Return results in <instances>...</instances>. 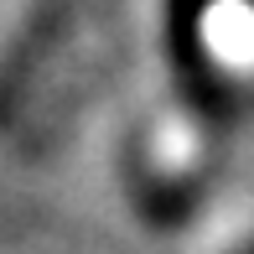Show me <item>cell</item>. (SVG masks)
I'll return each mask as SVG.
<instances>
[{
  "instance_id": "cell-1",
  "label": "cell",
  "mask_w": 254,
  "mask_h": 254,
  "mask_svg": "<svg viewBox=\"0 0 254 254\" xmlns=\"http://www.w3.org/2000/svg\"><path fill=\"white\" fill-rule=\"evenodd\" d=\"M63 21H67V0H42L26 16V26L10 37V47L0 52V130L21 114L31 83H37V67L47 63L52 42L63 37Z\"/></svg>"
},
{
  "instance_id": "cell-2",
  "label": "cell",
  "mask_w": 254,
  "mask_h": 254,
  "mask_svg": "<svg viewBox=\"0 0 254 254\" xmlns=\"http://www.w3.org/2000/svg\"><path fill=\"white\" fill-rule=\"evenodd\" d=\"M197 16H202V0H171V63H177V83L182 94H192L197 104L213 109L218 104V83H213V67H207V52H202V31H197Z\"/></svg>"
},
{
  "instance_id": "cell-3",
  "label": "cell",
  "mask_w": 254,
  "mask_h": 254,
  "mask_svg": "<svg viewBox=\"0 0 254 254\" xmlns=\"http://www.w3.org/2000/svg\"><path fill=\"white\" fill-rule=\"evenodd\" d=\"M239 254H254V239H249V244H244V249H239Z\"/></svg>"
}]
</instances>
